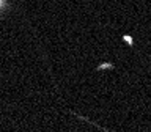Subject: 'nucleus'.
Returning a JSON list of instances; mask_svg holds the SVG:
<instances>
[{"instance_id": "f257e3e1", "label": "nucleus", "mask_w": 151, "mask_h": 132, "mask_svg": "<svg viewBox=\"0 0 151 132\" xmlns=\"http://www.w3.org/2000/svg\"><path fill=\"white\" fill-rule=\"evenodd\" d=\"M5 6V0H0V9H2Z\"/></svg>"}]
</instances>
